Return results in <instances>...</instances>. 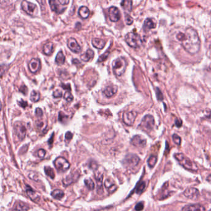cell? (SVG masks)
<instances>
[{
  "instance_id": "2",
  "label": "cell",
  "mask_w": 211,
  "mask_h": 211,
  "mask_svg": "<svg viewBox=\"0 0 211 211\" xmlns=\"http://www.w3.org/2000/svg\"><path fill=\"white\" fill-rule=\"evenodd\" d=\"M174 157L176 161L179 162V164L185 169L193 172L198 171V167L197 165L188 157H186L185 154L182 153H176L174 155Z\"/></svg>"
},
{
  "instance_id": "55",
  "label": "cell",
  "mask_w": 211,
  "mask_h": 211,
  "mask_svg": "<svg viewBox=\"0 0 211 211\" xmlns=\"http://www.w3.org/2000/svg\"><path fill=\"white\" fill-rule=\"evenodd\" d=\"M72 63L73 64H80V62L78 59H73L72 60Z\"/></svg>"
},
{
  "instance_id": "28",
  "label": "cell",
  "mask_w": 211,
  "mask_h": 211,
  "mask_svg": "<svg viewBox=\"0 0 211 211\" xmlns=\"http://www.w3.org/2000/svg\"><path fill=\"white\" fill-rule=\"evenodd\" d=\"M78 14L82 19H87L90 16V10L86 6H82L78 10Z\"/></svg>"
},
{
  "instance_id": "49",
  "label": "cell",
  "mask_w": 211,
  "mask_h": 211,
  "mask_svg": "<svg viewBox=\"0 0 211 211\" xmlns=\"http://www.w3.org/2000/svg\"><path fill=\"white\" fill-rule=\"evenodd\" d=\"M72 137H73V134L70 132H68L66 134V136H65V138L67 140L69 141L72 138Z\"/></svg>"
},
{
  "instance_id": "26",
  "label": "cell",
  "mask_w": 211,
  "mask_h": 211,
  "mask_svg": "<svg viewBox=\"0 0 211 211\" xmlns=\"http://www.w3.org/2000/svg\"><path fill=\"white\" fill-rule=\"evenodd\" d=\"M54 45L52 42H48L46 43L43 46V53L47 56H50L53 52Z\"/></svg>"
},
{
  "instance_id": "56",
  "label": "cell",
  "mask_w": 211,
  "mask_h": 211,
  "mask_svg": "<svg viewBox=\"0 0 211 211\" xmlns=\"http://www.w3.org/2000/svg\"><path fill=\"white\" fill-rule=\"evenodd\" d=\"M53 137H54V134L52 135L51 137L49 138V140L48 141V143H49L50 145H51L52 143H53Z\"/></svg>"
},
{
  "instance_id": "22",
  "label": "cell",
  "mask_w": 211,
  "mask_h": 211,
  "mask_svg": "<svg viewBox=\"0 0 211 211\" xmlns=\"http://www.w3.org/2000/svg\"><path fill=\"white\" fill-rule=\"evenodd\" d=\"M13 209L15 211H27L29 209V206L24 202L17 201L15 203Z\"/></svg>"
},
{
  "instance_id": "51",
  "label": "cell",
  "mask_w": 211,
  "mask_h": 211,
  "mask_svg": "<svg viewBox=\"0 0 211 211\" xmlns=\"http://www.w3.org/2000/svg\"><path fill=\"white\" fill-rule=\"evenodd\" d=\"M64 117H66V115L62 112H60L59 114V120L60 122H63L64 120Z\"/></svg>"
},
{
  "instance_id": "47",
  "label": "cell",
  "mask_w": 211,
  "mask_h": 211,
  "mask_svg": "<svg viewBox=\"0 0 211 211\" xmlns=\"http://www.w3.org/2000/svg\"><path fill=\"white\" fill-rule=\"evenodd\" d=\"M98 164L95 161H91L90 163V167L91 169H93V170H96L98 169Z\"/></svg>"
},
{
  "instance_id": "46",
  "label": "cell",
  "mask_w": 211,
  "mask_h": 211,
  "mask_svg": "<svg viewBox=\"0 0 211 211\" xmlns=\"http://www.w3.org/2000/svg\"><path fill=\"white\" fill-rule=\"evenodd\" d=\"M144 209V204L143 203H138L135 206V211H141Z\"/></svg>"
},
{
  "instance_id": "4",
  "label": "cell",
  "mask_w": 211,
  "mask_h": 211,
  "mask_svg": "<svg viewBox=\"0 0 211 211\" xmlns=\"http://www.w3.org/2000/svg\"><path fill=\"white\" fill-rule=\"evenodd\" d=\"M49 3L53 11L57 14L63 13L66 9L69 1L66 0H49Z\"/></svg>"
},
{
  "instance_id": "12",
  "label": "cell",
  "mask_w": 211,
  "mask_h": 211,
  "mask_svg": "<svg viewBox=\"0 0 211 211\" xmlns=\"http://www.w3.org/2000/svg\"><path fill=\"white\" fill-rule=\"evenodd\" d=\"M183 195L188 199L195 200L198 198L199 196V191L198 189L195 188H187L185 192L183 193Z\"/></svg>"
},
{
  "instance_id": "57",
  "label": "cell",
  "mask_w": 211,
  "mask_h": 211,
  "mask_svg": "<svg viewBox=\"0 0 211 211\" xmlns=\"http://www.w3.org/2000/svg\"><path fill=\"white\" fill-rule=\"evenodd\" d=\"M207 180L211 183V175L208 176L207 177Z\"/></svg>"
},
{
  "instance_id": "53",
  "label": "cell",
  "mask_w": 211,
  "mask_h": 211,
  "mask_svg": "<svg viewBox=\"0 0 211 211\" xmlns=\"http://www.w3.org/2000/svg\"><path fill=\"white\" fill-rule=\"evenodd\" d=\"M36 176H37V174L35 173V172H30L29 174V176L30 177V178L34 180H36V179L35 178Z\"/></svg>"
},
{
  "instance_id": "30",
  "label": "cell",
  "mask_w": 211,
  "mask_h": 211,
  "mask_svg": "<svg viewBox=\"0 0 211 211\" xmlns=\"http://www.w3.org/2000/svg\"><path fill=\"white\" fill-rule=\"evenodd\" d=\"M35 126L38 130L43 131L47 127V122L42 119H38L35 122Z\"/></svg>"
},
{
  "instance_id": "50",
  "label": "cell",
  "mask_w": 211,
  "mask_h": 211,
  "mask_svg": "<svg viewBox=\"0 0 211 211\" xmlns=\"http://www.w3.org/2000/svg\"><path fill=\"white\" fill-rule=\"evenodd\" d=\"M18 104L21 107H22L23 108H25V107H26L27 106V103L26 101L22 100L21 101L18 102Z\"/></svg>"
},
{
  "instance_id": "52",
  "label": "cell",
  "mask_w": 211,
  "mask_h": 211,
  "mask_svg": "<svg viewBox=\"0 0 211 211\" xmlns=\"http://www.w3.org/2000/svg\"><path fill=\"white\" fill-rule=\"evenodd\" d=\"M5 70H6V66L0 65V77H1L4 73Z\"/></svg>"
},
{
  "instance_id": "58",
  "label": "cell",
  "mask_w": 211,
  "mask_h": 211,
  "mask_svg": "<svg viewBox=\"0 0 211 211\" xmlns=\"http://www.w3.org/2000/svg\"><path fill=\"white\" fill-rule=\"evenodd\" d=\"M1 108H2V105H1V101H0V111H1Z\"/></svg>"
},
{
  "instance_id": "34",
  "label": "cell",
  "mask_w": 211,
  "mask_h": 211,
  "mask_svg": "<svg viewBox=\"0 0 211 211\" xmlns=\"http://www.w3.org/2000/svg\"><path fill=\"white\" fill-rule=\"evenodd\" d=\"M146 186V183L144 181H141L140 183H138L136 188H135V191L136 193L141 194L144 190Z\"/></svg>"
},
{
  "instance_id": "7",
  "label": "cell",
  "mask_w": 211,
  "mask_h": 211,
  "mask_svg": "<svg viewBox=\"0 0 211 211\" xmlns=\"http://www.w3.org/2000/svg\"><path fill=\"white\" fill-rule=\"evenodd\" d=\"M54 165L59 172H66L70 168V163L63 157H59L54 161Z\"/></svg>"
},
{
  "instance_id": "5",
  "label": "cell",
  "mask_w": 211,
  "mask_h": 211,
  "mask_svg": "<svg viewBox=\"0 0 211 211\" xmlns=\"http://www.w3.org/2000/svg\"><path fill=\"white\" fill-rule=\"evenodd\" d=\"M125 40L130 47L134 48L140 47L142 44L140 36L134 32H130L127 34L125 37Z\"/></svg>"
},
{
  "instance_id": "24",
  "label": "cell",
  "mask_w": 211,
  "mask_h": 211,
  "mask_svg": "<svg viewBox=\"0 0 211 211\" xmlns=\"http://www.w3.org/2000/svg\"><path fill=\"white\" fill-rule=\"evenodd\" d=\"M91 42L93 46L98 49H102L105 46V41L100 38H93Z\"/></svg>"
},
{
  "instance_id": "41",
  "label": "cell",
  "mask_w": 211,
  "mask_h": 211,
  "mask_svg": "<svg viewBox=\"0 0 211 211\" xmlns=\"http://www.w3.org/2000/svg\"><path fill=\"white\" fill-rule=\"evenodd\" d=\"M156 96H157V98L159 101H162L164 99V96H163V95L161 92V91L158 88H156Z\"/></svg>"
},
{
  "instance_id": "36",
  "label": "cell",
  "mask_w": 211,
  "mask_h": 211,
  "mask_svg": "<svg viewBox=\"0 0 211 211\" xmlns=\"http://www.w3.org/2000/svg\"><path fill=\"white\" fill-rule=\"evenodd\" d=\"M44 169H45V174H46V176H49L52 179L54 178L55 174H54L53 169L51 167H50L49 166H46Z\"/></svg>"
},
{
  "instance_id": "44",
  "label": "cell",
  "mask_w": 211,
  "mask_h": 211,
  "mask_svg": "<svg viewBox=\"0 0 211 211\" xmlns=\"http://www.w3.org/2000/svg\"><path fill=\"white\" fill-rule=\"evenodd\" d=\"M46 154V151L43 149H40L38 151V152H37V155L40 158H43L45 157Z\"/></svg>"
},
{
  "instance_id": "25",
  "label": "cell",
  "mask_w": 211,
  "mask_h": 211,
  "mask_svg": "<svg viewBox=\"0 0 211 211\" xmlns=\"http://www.w3.org/2000/svg\"><path fill=\"white\" fill-rule=\"evenodd\" d=\"M94 51L91 49H88L85 53L81 55L80 58L83 61L88 62L94 57Z\"/></svg>"
},
{
  "instance_id": "19",
  "label": "cell",
  "mask_w": 211,
  "mask_h": 211,
  "mask_svg": "<svg viewBox=\"0 0 211 211\" xmlns=\"http://www.w3.org/2000/svg\"><path fill=\"white\" fill-rule=\"evenodd\" d=\"M205 208L201 204H188L183 208L181 211H205Z\"/></svg>"
},
{
  "instance_id": "9",
  "label": "cell",
  "mask_w": 211,
  "mask_h": 211,
  "mask_svg": "<svg viewBox=\"0 0 211 211\" xmlns=\"http://www.w3.org/2000/svg\"><path fill=\"white\" fill-rule=\"evenodd\" d=\"M154 124L155 121L154 117L151 115H146L142 119L140 127L144 129L150 130L154 128Z\"/></svg>"
},
{
  "instance_id": "40",
  "label": "cell",
  "mask_w": 211,
  "mask_h": 211,
  "mask_svg": "<svg viewBox=\"0 0 211 211\" xmlns=\"http://www.w3.org/2000/svg\"><path fill=\"white\" fill-rule=\"evenodd\" d=\"M109 54V51H107V52L105 53L104 54H103L102 55H101V56H100V58H98V63H101V62L105 61L106 59L107 58Z\"/></svg>"
},
{
  "instance_id": "11",
  "label": "cell",
  "mask_w": 211,
  "mask_h": 211,
  "mask_svg": "<svg viewBox=\"0 0 211 211\" xmlns=\"http://www.w3.org/2000/svg\"><path fill=\"white\" fill-rule=\"evenodd\" d=\"M137 116V112L135 111H128L125 112L123 114V121L124 122L129 125L132 126L135 122V119Z\"/></svg>"
},
{
  "instance_id": "8",
  "label": "cell",
  "mask_w": 211,
  "mask_h": 211,
  "mask_svg": "<svg viewBox=\"0 0 211 211\" xmlns=\"http://www.w3.org/2000/svg\"><path fill=\"white\" fill-rule=\"evenodd\" d=\"M21 7L26 13L30 16H35L38 12L36 5L26 0H24L22 2Z\"/></svg>"
},
{
  "instance_id": "38",
  "label": "cell",
  "mask_w": 211,
  "mask_h": 211,
  "mask_svg": "<svg viewBox=\"0 0 211 211\" xmlns=\"http://www.w3.org/2000/svg\"><path fill=\"white\" fill-rule=\"evenodd\" d=\"M125 21L127 25H131L134 22V19L129 14L126 13L125 14Z\"/></svg>"
},
{
  "instance_id": "16",
  "label": "cell",
  "mask_w": 211,
  "mask_h": 211,
  "mask_svg": "<svg viewBox=\"0 0 211 211\" xmlns=\"http://www.w3.org/2000/svg\"><path fill=\"white\" fill-rule=\"evenodd\" d=\"M131 143L136 147L143 148L146 144V140L142 136L137 135L132 138L131 140Z\"/></svg>"
},
{
  "instance_id": "31",
  "label": "cell",
  "mask_w": 211,
  "mask_h": 211,
  "mask_svg": "<svg viewBox=\"0 0 211 211\" xmlns=\"http://www.w3.org/2000/svg\"><path fill=\"white\" fill-rule=\"evenodd\" d=\"M65 59H66V58H65V56H64L63 53L61 51H60L58 53V54L56 57L55 61L58 64L61 65V64H63L65 63Z\"/></svg>"
},
{
  "instance_id": "17",
  "label": "cell",
  "mask_w": 211,
  "mask_h": 211,
  "mask_svg": "<svg viewBox=\"0 0 211 211\" xmlns=\"http://www.w3.org/2000/svg\"><path fill=\"white\" fill-rule=\"evenodd\" d=\"M29 68L30 71L33 73L38 72L41 68V63L40 59L36 58L32 59L29 63Z\"/></svg>"
},
{
  "instance_id": "21",
  "label": "cell",
  "mask_w": 211,
  "mask_h": 211,
  "mask_svg": "<svg viewBox=\"0 0 211 211\" xmlns=\"http://www.w3.org/2000/svg\"><path fill=\"white\" fill-rule=\"evenodd\" d=\"M105 186L109 193L114 192L117 188V186L115 185L114 181L111 178H107L106 180Z\"/></svg>"
},
{
  "instance_id": "45",
  "label": "cell",
  "mask_w": 211,
  "mask_h": 211,
  "mask_svg": "<svg viewBox=\"0 0 211 211\" xmlns=\"http://www.w3.org/2000/svg\"><path fill=\"white\" fill-rule=\"evenodd\" d=\"M43 110L40 108H36L35 110V115L37 117L41 118L43 116Z\"/></svg>"
},
{
  "instance_id": "35",
  "label": "cell",
  "mask_w": 211,
  "mask_h": 211,
  "mask_svg": "<svg viewBox=\"0 0 211 211\" xmlns=\"http://www.w3.org/2000/svg\"><path fill=\"white\" fill-rule=\"evenodd\" d=\"M157 158L156 156H151L148 160V164L149 167L151 168L154 167L157 162Z\"/></svg>"
},
{
  "instance_id": "42",
  "label": "cell",
  "mask_w": 211,
  "mask_h": 211,
  "mask_svg": "<svg viewBox=\"0 0 211 211\" xmlns=\"http://www.w3.org/2000/svg\"><path fill=\"white\" fill-rule=\"evenodd\" d=\"M172 139H173V140L174 141V143L176 144L177 145H180L181 140V138L178 135L174 134L172 135Z\"/></svg>"
},
{
  "instance_id": "6",
  "label": "cell",
  "mask_w": 211,
  "mask_h": 211,
  "mask_svg": "<svg viewBox=\"0 0 211 211\" xmlns=\"http://www.w3.org/2000/svg\"><path fill=\"white\" fill-rule=\"evenodd\" d=\"M14 134L18 139L22 141L26 137L27 134V127L26 124L21 121H17L14 125Z\"/></svg>"
},
{
  "instance_id": "1",
  "label": "cell",
  "mask_w": 211,
  "mask_h": 211,
  "mask_svg": "<svg viewBox=\"0 0 211 211\" xmlns=\"http://www.w3.org/2000/svg\"><path fill=\"white\" fill-rule=\"evenodd\" d=\"M176 40L183 48L190 54H196L200 49L201 41L197 32L193 28L187 27L180 30L176 35Z\"/></svg>"
},
{
  "instance_id": "29",
  "label": "cell",
  "mask_w": 211,
  "mask_h": 211,
  "mask_svg": "<svg viewBox=\"0 0 211 211\" xmlns=\"http://www.w3.org/2000/svg\"><path fill=\"white\" fill-rule=\"evenodd\" d=\"M155 27H156V25L152 19L148 18L144 21V24L143 26V28L144 30H150L152 29H154Z\"/></svg>"
},
{
  "instance_id": "14",
  "label": "cell",
  "mask_w": 211,
  "mask_h": 211,
  "mask_svg": "<svg viewBox=\"0 0 211 211\" xmlns=\"http://www.w3.org/2000/svg\"><path fill=\"white\" fill-rule=\"evenodd\" d=\"M79 176H80V174L77 172L70 173L69 175L66 176L63 179V182L64 185L66 186H68L71 185L72 183H75L78 179Z\"/></svg>"
},
{
  "instance_id": "3",
  "label": "cell",
  "mask_w": 211,
  "mask_h": 211,
  "mask_svg": "<svg viewBox=\"0 0 211 211\" xmlns=\"http://www.w3.org/2000/svg\"><path fill=\"white\" fill-rule=\"evenodd\" d=\"M127 62L124 58H119L112 63V70L116 76H121L126 70Z\"/></svg>"
},
{
  "instance_id": "33",
  "label": "cell",
  "mask_w": 211,
  "mask_h": 211,
  "mask_svg": "<svg viewBox=\"0 0 211 211\" xmlns=\"http://www.w3.org/2000/svg\"><path fill=\"white\" fill-rule=\"evenodd\" d=\"M40 98V93L38 91L36 90H33L31 92L30 94V100L32 102L34 103H36L37 101H39Z\"/></svg>"
},
{
  "instance_id": "15",
  "label": "cell",
  "mask_w": 211,
  "mask_h": 211,
  "mask_svg": "<svg viewBox=\"0 0 211 211\" xmlns=\"http://www.w3.org/2000/svg\"><path fill=\"white\" fill-rule=\"evenodd\" d=\"M68 46L72 52L75 53H78L82 50L80 46L78 45L77 40L73 38H70L69 39H68Z\"/></svg>"
},
{
  "instance_id": "18",
  "label": "cell",
  "mask_w": 211,
  "mask_h": 211,
  "mask_svg": "<svg viewBox=\"0 0 211 211\" xmlns=\"http://www.w3.org/2000/svg\"><path fill=\"white\" fill-rule=\"evenodd\" d=\"M117 91V87L116 85H109L103 90V94L107 98H110L115 95Z\"/></svg>"
},
{
  "instance_id": "10",
  "label": "cell",
  "mask_w": 211,
  "mask_h": 211,
  "mask_svg": "<svg viewBox=\"0 0 211 211\" xmlns=\"http://www.w3.org/2000/svg\"><path fill=\"white\" fill-rule=\"evenodd\" d=\"M140 162V158L135 154H128L124 160V164L127 167H134L138 165Z\"/></svg>"
},
{
  "instance_id": "48",
  "label": "cell",
  "mask_w": 211,
  "mask_h": 211,
  "mask_svg": "<svg viewBox=\"0 0 211 211\" xmlns=\"http://www.w3.org/2000/svg\"><path fill=\"white\" fill-rule=\"evenodd\" d=\"M19 91H20L21 93H22L23 94L27 95V92H28V89H27V87H26V85H23V86H22V87L20 88Z\"/></svg>"
},
{
  "instance_id": "54",
  "label": "cell",
  "mask_w": 211,
  "mask_h": 211,
  "mask_svg": "<svg viewBox=\"0 0 211 211\" xmlns=\"http://www.w3.org/2000/svg\"><path fill=\"white\" fill-rule=\"evenodd\" d=\"M176 125L178 127H180L182 125V122L181 120H176Z\"/></svg>"
},
{
  "instance_id": "20",
  "label": "cell",
  "mask_w": 211,
  "mask_h": 211,
  "mask_svg": "<svg viewBox=\"0 0 211 211\" xmlns=\"http://www.w3.org/2000/svg\"><path fill=\"white\" fill-rule=\"evenodd\" d=\"M26 193L28 195V196L30 198V199L35 203H38V201L40 200L39 195L29 186H27Z\"/></svg>"
},
{
  "instance_id": "39",
  "label": "cell",
  "mask_w": 211,
  "mask_h": 211,
  "mask_svg": "<svg viewBox=\"0 0 211 211\" xmlns=\"http://www.w3.org/2000/svg\"><path fill=\"white\" fill-rule=\"evenodd\" d=\"M64 98L68 102H70V101H72L73 100V96H72V95L70 93V91H66L65 93Z\"/></svg>"
},
{
  "instance_id": "13",
  "label": "cell",
  "mask_w": 211,
  "mask_h": 211,
  "mask_svg": "<svg viewBox=\"0 0 211 211\" xmlns=\"http://www.w3.org/2000/svg\"><path fill=\"white\" fill-rule=\"evenodd\" d=\"M109 16L112 22H117L120 19V13L119 9L116 7H110L109 9Z\"/></svg>"
},
{
  "instance_id": "32",
  "label": "cell",
  "mask_w": 211,
  "mask_h": 211,
  "mask_svg": "<svg viewBox=\"0 0 211 211\" xmlns=\"http://www.w3.org/2000/svg\"><path fill=\"white\" fill-rule=\"evenodd\" d=\"M51 196L56 199H61L64 197V193L62 190H55L51 193Z\"/></svg>"
},
{
  "instance_id": "43",
  "label": "cell",
  "mask_w": 211,
  "mask_h": 211,
  "mask_svg": "<svg viewBox=\"0 0 211 211\" xmlns=\"http://www.w3.org/2000/svg\"><path fill=\"white\" fill-rule=\"evenodd\" d=\"M53 95V97L55 98H59L62 96L63 93H62L61 91H60L59 90H56L54 91Z\"/></svg>"
},
{
  "instance_id": "27",
  "label": "cell",
  "mask_w": 211,
  "mask_h": 211,
  "mask_svg": "<svg viewBox=\"0 0 211 211\" xmlns=\"http://www.w3.org/2000/svg\"><path fill=\"white\" fill-rule=\"evenodd\" d=\"M120 4L124 11L128 12H130L132 11V0H123Z\"/></svg>"
},
{
  "instance_id": "23",
  "label": "cell",
  "mask_w": 211,
  "mask_h": 211,
  "mask_svg": "<svg viewBox=\"0 0 211 211\" xmlns=\"http://www.w3.org/2000/svg\"><path fill=\"white\" fill-rule=\"evenodd\" d=\"M95 179L96 180V184H97V191L98 193H102L103 191V176L102 174H99L95 175Z\"/></svg>"
},
{
  "instance_id": "37",
  "label": "cell",
  "mask_w": 211,
  "mask_h": 211,
  "mask_svg": "<svg viewBox=\"0 0 211 211\" xmlns=\"http://www.w3.org/2000/svg\"><path fill=\"white\" fill-rule=\"evenodd\" d=\"M84 181L85 185L90 190H93L95 189V183L91 178H86Z\"/></svg>"
}]
</instances>
